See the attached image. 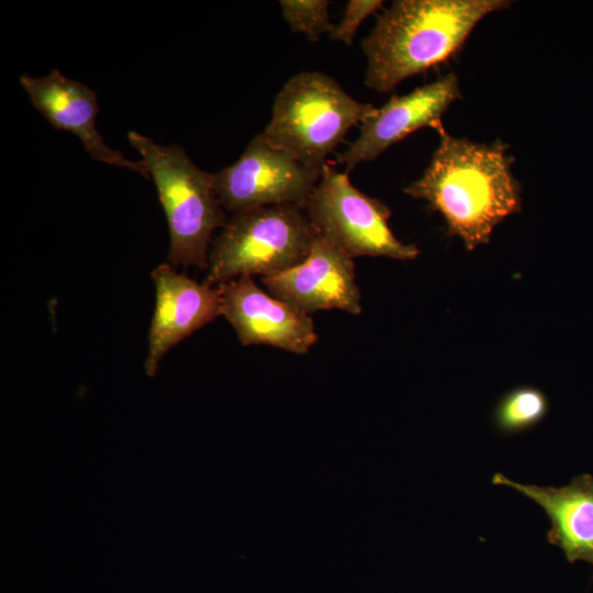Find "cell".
<instances>
[{
	"mask_svg": "<svg viewBox=\"0 0 593 593\" xmlns=\"http://www.w3.org/2000/svg\"><path fill=\"white\" fill-rule=\"evenodd\" d=\"M439 142L422 176L403 189L445 221L447 234L468 250L490 243L494 228L522 211V187L512 171L510 146L478 143L437 131Z\"/></svg>",
	"mask_w": 593,
	"mask_h": 593,
	"instance_id": "6da1fadb",
	"label": "cell"
},
{
	"mask_svg": "<svg viewBox=\"0 0 593 593\" xmlns=\"http://www.w3.org/2000/svg\"><path fill=\"white\" fill-rule=\"evenodd\" d=\"M510 0H396L362 40L365 85L383 93L455 55L486 15Z\"/></svg>",
	"mask_w": 593,
	"mask_h": 593,
	"instance_id": "7a4b0ae2",
	"label": "cell"
},
{
	"mask_svg": "<svg viewBox=\"0 0 593 593\" xmlns=\"http://www.w3.org/2000/svg\"><path fill=\"white\" fill-rule=\"evenodd\" d=\"M127 139L154 180L167 217L168 262L208 269L212 236L226 223L213 174L200 169L179 145H160L135 131Z\"/></svg>",
	"mask_w": 593,
	"mask_h": 593,
	"instance_id": "3957f363",
	"label": "cell"
},
{
	"mask_svg": "<svg viewBox=\"0 0 593 593\" xmlns=\"http://www.w3.org/2000/svg\"><path fill=\"white\" fill-rule=\"evenodd\" d=\"M376 108L349 96L331 76L302 71L282 86L261 132L276 147L321 172L347 132Z\"/></svg>",
	"mask_w": 593,
	"mask_h": 593,
	"instance_id": "277c9868",
	"label": "cell"
},
{
	"mask_svg": "<svg viewBox=\"0 0 593 593\" xmlns=\"http://www.w3.org/2000/svg\"><path fill=\"white\" fill-rule=\"evenodd\" d=\"M317 233L296 204L234 213L213 239L204 283L217 287L240 276L279 275L301 262Z\"/></svg>",
	"mask_w": 593,
	"mask_h": 593,
	"instance_id": "5b68a950",
	"label": "cell"
},
{
	"mask_svg": "<svg viewBox=\"0 0 593 593\" xmlns=\"http://www.w3.org/2000/svg\"><path fill=\"white\" fill-rule=\"evenodd\" d=\"M304 211L315 232L346 256L414 260L419 249L400 240L391 230V210L357 189L348 172L326 164Z\"/></svg>",
	"mask_w": 593,
	"mask_h": 593,
	"instance_id": "8992f818",
	"label": "cell"
},
{
	"mask_svg": "<svg viewBox=\"0 0 593 593\" xmlns=\"http://www.w3.org/2000/svg\"><path fill=\"white\" fill-rule=\"evenodd\" d=\"M289 153L273 146L262 133L247 144L230 166L213 172L217 198L228 212L277 204L304 208L320 179Z\"/></svg>",
	"mask_w": 593,
	"mask_h": 593,
	"instance_id": "52a82bcc",
	"label": "cell"
},
{
	"mask_svg": "<svg viewBox=\"0 0 593 593\" xmlns=\"http://www.w3.org/2000/svg\"><path fill=\"white\" fill-rule=\"evenodd\" d=\"M461 97L459 79L449 72L402 96H392L365 119L359 136L338 155L345 171L378 158L388 148L410 134L430 127H444L443 115Z\"/></svg>",
	"mask_w": 593,
	"mask_h": 593,
	"instance_id": "ba28073f",
	"label": "cell"
},
{
	"mask_svg": "<svg viewBox=\"0 0 593 593\" xmlns=\"http://www.w3.org/2000/svg\"><path fill=\"white\" fill-rule=\"evenodd\" d=\"M222 315L235 329L243 346L268 345L295 355H306L317 343L312 317L240 276L217 286Z\"/></svg>",
	"mask_w": 593,
	"mask_h": 593,
	"instance_id": "9c48e42d",
	"label": "cell"
},
{
	"mask_svg": "<svg viewBox=\"0 0 593 593\" xmlns=\"http://www.w3.org/2000/svg\"><path fill=\"white\" fill-rule=\"evenodd\" d=\"M261 281L270 294L307 315L328 310L359 315L362 311L354 259L318 234L301 262Z\"/></svg>",
	"mask_w": 593,
	"mask_h": 593,
	"instance_id": "30bf717a",
	"label": "cell"
},
{
	"mask_svg": "<svg viewBox=\"0 0 593 593\" xmlns=\"http://www.w3.org/2000/svg\"><path fill=\"white\" fill-rule=\"evenodd\" d=\"M152 278L156 302L148 333L144 369L154 377L167 351L222 315L217 287L199 283L169 262L157 266Z\"/></svg>",
	"mask_w": 593,
	"mask_h": 593,
	"instance_id": "8fae6325",
	"label": "cell"
},
{
	"mask_svg": "<svg viewBox=\"0 0 593 593\" xmlns=\"http://www.w3.org/2000/svg\"><path fill=\"white\" fill-rule=\"evenodd\" d=\"M19 82L33 107L55 128L75 134L92 159L130 169L149 179L142 161L126 158L103 141L96 125L98 99L90 87L64 76L57 68L41 77L22 74Z\"/></svg>",
	"mask_w": 593,
	"mask_h": 593,
	"instance_id": "7c38bea8",
	"label": "cell"
},
{
	"mask_svg": "<svg viewBox=\"0 0 593 593\" xmlns=\"http://www.w3.org/2000/svg\"><path fill=\"white\" fill-rule=\"evenodd\" d=\"M491 481L513 488L544 510L550 521L547 540L562 550L569 563L585 561L593 566L592 474H579L560 488L515 482L500 472Z\"/></svg>",
	"mask_w": 593,
	"mask_h": 593,
	"instance_id": "4fadbf2b",
	"label": "cell"
},
{
	"mask_svg": "<svg viewBox=\"0 0 593 593\" xmlns=\"http://www.w3.org/2000/svg\"><path fill=\"white\" fill-rule=\"evenodd\" d=\"M548 411L547 395L536 387L523 385L503 395L495 406L493 418L501 433L516 434L540 424Z\"/></svg>",
	"mask_w": 593,
	"mask_h": 593,
	"instance_id": "5bb4252c",
	"label": "cell"
},
{
	"mask_svg": "<svg viewBox=\"0 0 593 593\" xmlns=\"http://www.w3.org/2000/svg\"><path fill=\"white\" fill-rule=\"evenodd\" d=\"M279 5L292 32L304 34L311 42L328 35L333 27L327 0H280Z\"/></svg>",
	"mask_w": 593,
	"mask_h": 593,
	"instance_id": "9a60e30c",
	"label": "cell"
},
{
	"mask_svg": "<svg viewBox=\"0 0 593 593\" xmlns=\"http://www.w3.org/2000/svg\"><path fill=\"white\" fill-rule=\"evenodd\" d=\"M382 4V0H349L339 22L333 24L328 38L350 46L362 22Z\"/></svg>",
	"mask_w": 593,
	"mask_h": 593,
	"instance_id": "2e32d148",
	"label": "cell"
}]
</instances>
